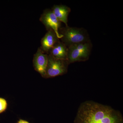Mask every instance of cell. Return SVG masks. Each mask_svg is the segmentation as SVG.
<instances>
[{
    "label": "cell",
    "mask_w": 123,
    "mask_h": 123,
    "mask_svg": "<svg viewBox=\"0 0 123 123\" xmlns=\"http://www.w3.org/2000/svg\"><path fill=\"white\" fill-rule=\"evenodd\" d=\"M8 107L7 100L5 98L0 97V114L5 112Z\"/></svg>",
    "instance_id": "obj_10"
},
{
    "label": "cell",
    "mask_w": 123,
    "mask_h": 123,
    "mask_svg": "<svg viewBox=\"0 0 123 123\" xmlns=\"http://www.w3.org/2000/svg\"><path fill=\"white\" fill-rule=\"evenodd\" d=\"M51 10L61 22L65 23L66 26H68V17L71 11V9L69 7L64 5H55Z\"/></svg>",
    "instance_id": "obj_9"
},
{
    "label": "cell",
    "mask_w": 123,
    "mask_h": 123,
    "mask_svg": "<svg viewBox=\"0 0 123 123\" xmlns=\"http://www.w3.org/2000/svg\"><path fill=\"white\" fill-rule=\"evenodd\" d=\"M16 123H31L29 121L23 119H20Z\"/></svg>",
    "instance_id": "obj_11"
},
{
    "label": "cell",
    "mask_w": 123,
    "mask_h": 123,
    "mask_svg": "<svg viewBox=\"0 0 123 123\" xmlns=\"http://www.w3.org/2000/svg\"><path fill=\"white\" fill-rule=\"evenodd\" d=\"M92 47V43L90 40L68 47V61L69 64L88 60L89 58Z\"/></svg>",
    "instance_id": "obj_3"
},
{
    "label": "cell",
    "mask_w": 123,
    "mask_h": 123,
    "mask_svg": "<svg viewBox=\"0 0 123 123\" xmlns=\"http://www.w3.org/2000/svg\"><path fill=\"white\" fill-rule=\"evenodd\" d=\"M40 21L44 25L47 31L53 30L59 39L63 37L59 32L61 28V22L56 17L51 10L47 9L44 10L40 17Z\"/></svg>",
    "instance_id": "obj_5"
},
{
    "label": "cell",
    "mask_w": 123,
    "mask_h": 123,
    "mask_svg": "<svg viewBox=\"0 0 123 123\" xmlns=\"http://www.w3.org/2000/svg\"><path fill=\"white\" fill-rule=\"evenodd\" d=\"M74 123H123L119 111L92 101L81 104Z\"/></svg>",
    "instance_id": "obj_1"
},
{
    "label": "cell",
    "mask_w": 123,
    "mask_h": 123,
    "mask_svg": "<svg viewBox=\"0 0 123 123\" xmlns=\"http://www.w3.org/2000/svg\"><path fill=\"white\" fill-rule=\"evenodd\" d=\"M59 40L55 32L52 30H49L42 38L40 48L43 53L48 55L54 45Z\"/></svg>",
    "instance_id": "obj_7"
},
{
    "label": "cell",
    "mask_w": 123,
    "mask_h": 123,
    "mask_svg": "<svg viewBox=\"0 0 123 123\" xmlns=\"http://www.w3.org/2000/svg\"><path fill=\"white\" fill-rule=\"evenodd\" d=\"M68 48L60 40L54 45L49 54L55 59L68 60Z\"/></svg>",
    "instance_id": "obj_8"
},
{
    "label": "cell",
    "mask_w": 123,
    "mask_h": 123,
    "mask_svg": "<svg viewBox=\"0 0 123 123\" xmlns=\"http://www.w3.org/2000/svg\"><path fill=\"white\" fill-rule=\"evenodd\" d=\"M69 64L68 60L55 59L48 54V62L44 78H51L66 74Z\"/></svg>",
    "instance_id": "obj_4"
},
{
    "label": "cell",
    "mask_w": 123,
    "mask_h": 123,
    "mask_svg": "<svg viewBox=\"0 0 123 123\" xmlns=\"http://www.w3.org/2000/svg\"><path fill=\"white\" fill-rule=\"evenodd\" d=\"M48 62V55L43 53L39 48L34 55L33 64L35 70L45 78Z\"/></svg>",
    "instance_id": "obj_6"
},
{
    "label": "cell",
    "mask_w": 123,
    "mask_h": 123,
    "mask_svg": "<svg viewBox=\"0 0 123 123\" xmlns=\"http://www.w3.org/2000/svg\"><path fill=\"white\" fill-rule=\"evenodd\" d=\"M59 32L63 36L61 42L68 47L90 40L87 31L84 28L66 26L61 28Z\"/></svg>",
    "instance_id": "obj_2"
}]
</instances>
